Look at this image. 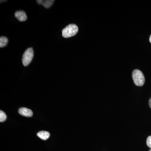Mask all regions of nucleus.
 Returning <instances> with one entry per match:
<instances>
[{"instance_id":"423d86ee","label":"nucleus","mask_w":151,"mask_h":151,"mask_svg":"<svg viewBox=\"0 0 151 151\" xmlns=\"http://www.w3.org/2000/svg\"><path fill=\"white\" fill-rule=\"evenodd\" d=\"M36 1L39 4L42 5L45 8L48 9L51 6L55 1L54 0H46V1L37 0Z\"/></svg>"},{"instance_id":"39448f33","label":"nucleus","mask_w":151,"mask_h":151,"mask_svg":"<svg viewBox=\"0 0 151 151\" xmlns=\"http://www.w3.org/2000/svg\"><path fill=\"white\" fill-rule=\"evenodd\" d=\"M18 112L21 115L25 117H30L33 115L32 111L30 109L27 108H20L19 109Z\"/></svg>"},{"instance_id":"20e7f679","label":"nucleus","mask_w":151,"mask_h":151,"mask_svg":"<svg viewBox=\"0 0 151 151\" xmlns=\"http://www.w3.org/2000/svg\"><path fill=\"white\" fill-rule=\"evenodd\" d=\"M15 17L20 22L25 21L27 19L26 14L23 11H17L15 13Z\"/></svg>"},{"instance_id":"7ed1b4c3","label":"nucleus","mask_w":151,"mask_h":151,"mask_svg":"<svg viewBox=\"0 0 151 151\" xmlns=\"http://www.w3.org/2000/svg\"><path fill=\"white\" fill-rule=\"evenodd\" d=\"M34 56V51L31 47L25 50L23 55L22 62L24 66H27L31 62Z\"/></svg>"},{"instance_id":"f257e3e1","label":"nucleus","mask_w":151,"mask_h":151,"mask_svg":"<svg viewBox=\"0 0 151 151\" xmlns=\"http://www.w3.org/2000/svg\"><path fill=\"white\" fill-rule=\"evenodd\" d=\"M132 78L135 85L139 86H143L145 83V77L141 70L135 69L132 72Z\"/></svg>"},{"instance_id":"6e6552de","label":"nucleus","mask_w":151,"mask_h":151,"mask_svg":"<svg viewBox=\"0 0 151 151\" xmlns=\"http://www.w3.org/2000/svg\"><path fill=\"white\" fill-rule=\"evenodd\" d=\"M9 40L6 37L2 36L0 37V47L6 46L8 43Z\"/></svg>"},{"instance_id":"9b49d317","label":"nucleus","mask_w":151,"mask_h":151,"mask_svg":"<svg viewBox=\"0 0 151 151\" xmlns=\"http://www.w3.org/2000/svg\"><path fill=\"white\" fill-rule=\"evenodd\" d=\"M149 105L150 108H151V97L150 98V100H149Z\"/></svg>"},{"instance_id":"ddd939ff","label":"nucleus","mask_w":151,"mask_h":151,"mask_svg":"<svg viewBox=\"0 0 151 151\" xmlns=\"http://www.w3.org/2000/svg\"><path fill=\"white\" fill-rule=\"evenodd\" d=\"M149 151H151V149L149 150Z\"/></svg>"},{"instance_id":"0eeeda50","label":"nucleus","mask_w":151,"mask_h":151,"mask_svg":"<svg viewBox=\"0 0 151 151\" xmlns=\"http://www.w3.org/2000/svg\"><path fill=\"white\" fill-rule=\"evenodd\" d=\"M37 136L38 137L42 139L46 140L49 138L50 134L48 132L46 131H41L37 133Z\"/></svg>"},{"instance_id":"9d476101","label":"nucleus","mask_w":151,"mask_h":151,"mask_svg":"<svg viewBox=\"0 0 151 151\" xmlns=\"http://www.w3.org/2000/svg\"><path fill=\"white\" fill-rule=\"evenodd\" d=\"M147 146L151 149V136H149L147 139Z\"/></svg>"},{"instance_id":"f03ea898","label":"nucleus","mask_w":151,"mask_h":151,"mask_svg":"<svg viewBox=\"0 0 151 151\" xmlns=\"http://www.w3.org/2000/svg\"><path fill=\"white\" fill-rule=\"evenodd\" d=\"M78 27L75 24H70L62 30V36L64 38L71 37L78 32Z\"/></svg>"},{"instance_id":"f8f14e48","label":"nucleus","mask_w":151,"mask_h":151,"mask_svg":"<svg viewBox=\"0 0 151 151\" xmlns=\"http://www.w3.org/2000/svg\"><path fill=\"white\" fill-rule=\"evenodd\" d=\"M150 43H151V35L150 36Z\"/></svg>"},{"instance_id":"1a4fd4ad","label":"nucleus","mask_w":151,"mask_h":151,"mask_svg":"<svg viewBox=\"0 0 151 151\" xmlns=\"http://www.w3.org/2000/svg\"><path fill=\"white\" fill-rule=\"evenodd\" d=\"M6 115L3 111H0V122H3L6 121Z\"/></svg>"}]
</instances>
